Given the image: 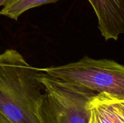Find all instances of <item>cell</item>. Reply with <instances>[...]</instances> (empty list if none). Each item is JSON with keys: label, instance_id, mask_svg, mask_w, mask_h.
I'll use <instances>...</instances> for the list:
<instances>
[{"label": "cell", "instance_id": "cell-8", "mask_svg": "<svg viewBox=\"0 0 124 123\" xmlns=\"http://www.w3.org/2000/svg\"><path fill=\"white\" fill-rule=\"evenodd\" d=\"M9 0H0V7H3L4 6Z\"/></svg>", "mask_w": 124, "mask_h": 123}, {"label": "cell", "instance_id": "cell-3", "mask_svg": "<svg viewBox=\"0 0 124 123\" xmlns=\"http://www.w3.org/2000/svg\"><path fill=\"white\" fill-rule=\"evenodd\" d=\"M40 80L44 86L40 123H88L87 105L96 92L59 80L42 70Z\"/></svg>", "mask_w": 124, "mask_h": 123}, {"label": "cell", "instance_id": "cell-6", "mask_svg": "<svg viewBox=\"0 0 124 123\" xmlns=\"http://www.w3.org/2000/svg\"><path fill=\"white\" fill-rule=\"evenodd\" d=\"M59 0H9L0 10V15L6 16L12 20L17 18L27 10L43 4L55 3Z\"/></svg>", "mask_w": 124, "mask_h": 123}, {"label": "cell", "instance_id": "cell-5", "mask_svg": "<svg viewBox=\"0 0 124 123\" xmlns=\"http://www.w3.org/2000/svg\"><path fill=\"white\" fill-rule=\"evenodd\" d=\"M87 108L88 123H124V99L105 93L97 94Z\"/></svg>", "mask_w": 124, "mask_h": 123}, {"label": "cell", "instance_id": "cell-7", "mask_svg": "<svg viewBox=\"0 0 124 123\" xmlns=\"http://www.w3.org/2000/svg\"><path fill=\"white\" fill-rule=\"evenodd\" d=\"M0 123H10L9 121H7L4 117H3L1 115H0Z\"/></svg>", "mask_w": 124, "mask_h": 123}, {"label": "cell", "instance_id": "cell-2", "mask_svg": "<svg viewBox=\"0 0 124 123\" xmlns=\"http://www.w3.org/2000/svg\"><path fill=\"white\" fill-rule=\"evenodd\" d=\"M41 70L59 80L124 99V65L114 60L84 57L75 62Z\"/></svg>", "mask_w": 124, "mask_h": 123}, {"label": "cell", "instance_id": "cell-1", "mask_svg": "<svg viewBox=\"0 0 124 123\" xmlns=\"http://www.w3.org/2000/svg\"><path fill=\"white\" fill-rule=\"evenodd\" d=\"M41 72L14 49L0 54V115L10 123H40L44 96Z\"/></svg>", "mask_w": 124, "mask_h": 123}, {"label": "cell", "instance_id": "cell-4", "mask_svg": "<svg viewBox=\"0 0 124 123\" xmlns=\"http://www.w3.org/2000/svg\"><path fill=\"white\" fill-rule=\"evenodd\" d=\"M98 21L101 35L106 41H117L124 33V0H88Z\"/></svg>", "mask_w": 124, "mask_h": 123}]
</instances>
